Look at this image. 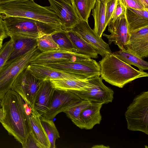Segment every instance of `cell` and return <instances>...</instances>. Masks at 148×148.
<instances>
[{
    "mask_svg": "<svg viewBox=\"0 0 148 148\" xmlns=\"http://www.w3.org/2000/svg\"><path fill=\"white\" fill-rule=\"evenodd\" d=\"M0 102L3 110V116L0 122L9 134L23 146L32 130L29 121L32 108L11 89Z\"/></svg>",
    "mask_w": 148,
    "mask_h": 148,
    "instance_id": "cell-1",
    "label": "cell"
},
{
    "mask_svg": "<svg viewBox=\"0 0 148 148\" xmlns=\"http://www.w3.org/2000/svg\"><path fill=\"white\" fill-rule=\"evenodd\" d=\"M5 17L15 16L34 19L59 29H64L56 13L50 6H42L33 0H17L5 3L3 8Z\"/></svg>",
    "mask_w": 148,
    "mask_h": 148,
    "instance_id": "cell-2",
    "label": "cell"
},
{
    "mask_svg": "<svg viewBox=\"0 0 148 148\" xmlns=\"http://www.w3.org/2000/svg\"><path fill=\"white\" fill-rule=\"evenodd\" d=\"M99 63L102 79L120 88L136 79L148 76L147 73L134 69L112 53L102 58Z\"/></svg>",
    "mask_w": 148,
    "mask_h": 148,
    "instance_id": "cell-3",
    "label": "cell"
},
{
    "mask_svg": "<svg viewBox=\"0 0 148 148\" xmlns=\"http://www.w3.org/2000/svg\"><path fill=\"white\" fill-rule=\"evenodd\" d=\"M8 36H21L37 38L51 34L59 29L49 25L25 18L9 16L2 19Z\"/></svg>",
    "mask_w": 148,
    "mask_h": 148,
    "instance_id": "cell-4",
    "label": "cell"
},
{
    "mask_svg": "<svg viewBox=\"0 0 148 148\" xmlns=\"http://www.w3.org/2000/svg\"><path fill=\"white\" fill-rule=\"evenodd\" d=\"M41 52L37 47L21 56L7 61L0 70V101L11 89L19 73Z\"/></svg>",
    "mask_w": 148,
    "mask_h": 148,
    "instance_id": "cell-5",
    "label": "cell"
},
{
    "mask_svg": "<svg viewBox=\"0 0 148 148\" xmlns=\"http://www.w3.org/2000/svg\"><path fill=\"white\" fill-rule=\"evenodd\" d=\"M127 129L148 134V92L136 96L125 113Z\"/></svg>",
    "mask_w": 148,
    "mask_h": 148,
    "instance_id": "cell-6",
    "label": "cell"
},
{
    "mask_svg": "<svg viewBox=\"0 0 148 148\" xmlns=\"http://www.w3.org/2000/svg\"><path fill=\"white\" fill-rule=\"evenodd\" d=\"M43 81L36 77L26 68L14 81L11 89L19 94L32 108Z\"/></svg>",
    "mask_w": 148,
    "mask_h": 148,
    "instance_id": "cell-7",
    "label": "cell"
},
{
    "mask_svg": "<svg viewBox=\"0 0 148 148\" xmlns=\"http://www.w3.org/2000/svg\"><path fill=\"white\" fill-rule=\"evenodd\" d=\"M88 84L84 90L70 91L78 96L82 100L95 101L103 104L112 102L114 99V92L102 82L100 76L88 79Z\"/></svg>",
    "mask_w": 148,
    "mask_h": 148,
    "instance_id": "cell-8",
    "label": "cell"
},
{
    "mask_svg": "<svg viewBox=\"0 0 148 148\" xmlns=\"http://www.w3.org/2000/svg\"><path fill=\"white\" fill-rule=\"evenodd\" d=\"M62 71L76 74L86 79L100 76L99 64L93 58L88 60L41 65Z\"/></svg>",
    "mask_w": 148,
    "mask_h": 148,
    "instance_id": "cell-9",
    "label": "cell"
},
{
    "mask_svg": "<svg viewBox=\"0 0 148 148\" xmlns=\"http://www.w3.org/2000/svg\"><path fill=\"white\" fill-rule=\"evenodd\" d=\"M82 100L70 91L55 89L48 110L41 117L53 120L58 114L75 105Z\"/></svg>",
    "mask_w": 148,
    "mask_h": 148,
    "instance_id": "cell-10",
    "label": "cell"
},
{
    "mask_svg": "<svg viewBox=\"0 0 148 148\" xmlns=\"http://www.w3.org/2000/svg\"><path fill=\"white\" fill-rule=\"evenodd\" d=\"M70 29L80 35L91 45L102 58L112 54L109 45L91 29L88 22L80 20Z\"/></svg>",
    "mask_w": 148,
    "mask_h": 148,
    "instance_id": "cell-11",
    "label": "cell"
},
{
    "mask_svg": "<svg viewBox=\"0 0 148 148\" xmlns=\"http://www.w3.org/2000/svg\"><path fill=\"white\" fill-rule=\"evenodd\" d=\"M110 35L103 34L108 39L110 44L113 43L120 49H125L128 43L130 36L125 14L113 21H110L108 25Z\"/></svg>",
    "mask_w": 148,
    "mask_h": 148,
    "instance_id": "cell-12",
    "label": "cell"
},
{
    "mask_svg": "<svg viewBox=\"0 0 148 148\" xmlns=\"http://www.w3.org/2000/svg\"><path fill=\"white\" fill-rule=\"evenodd\" d=\"M90 57L77 53L57 50L41 52L30 64L38 65L88 60Z\"/></svg>",
    "mask_w": 148,
    "mask_h": 148,
    "instance_id": "cell-13",
    "label": "cell"
},
{
    "mask_svg": "<svg viewBox=\"0 0 148 148\" xmlns=\"http://www.w3.org/2000/svg\"><path fill=\"white\" fill-rule=\"evenodd\" d=\"M50 7L59 18L65 30L71 29L80 20L71 4L64 0H48Z\"/></svg>",
    "mask_w": 148,
    "mask_h": 148,
    "instance_id": "cell-14",
    "label": "cell"
},
{
    "mask_svg": "<svg viewBox=\"0 0 148 148\" xmlns=\"http://www.w3.org/2000/svg\"><path fill=\"white\" fill-rule=\"evenodd\" d=\"M126 49L143 59L148 56V26L130 33L129 40Z\"/></svg>",
    "mask_w": 148,
    "mask_h": 148,
    "instance_id": "cell-15",
    "label": "cell"
},
{
    "mask_svg": "<svg viewBox=\"0 0 148 148\" xmlns=\"http://www.w3.org/2000/svg\"><path fill=\"white\" fill-rule=\"evenodd\" d=\"M26 68L36 77L43 81L64 78L86 79L80 75L62 71L41 65L30 64Z\"/></svg>",
    "mask_w": 148,
    "mask_h": 148,
    "instance_id": "cell-16",
    "label": "cell"
},
{
    "mask_svg": "<svg viewBox=\"0 0 148 148\" xmlns=\"http://www.w3.org/2000/svg\"><path fill=\"white\" fill-rule=\"evenodd\" d=\"M55 89L50 80L44 81L35 99L32 109L40 117L48 110Z\"/></svg>",
    "mask_w": 148,
    "mask_h": 148,
    "instance_id": "cell-17",
    "label": "cell"
},
{
    "mask_svg": "<svg viewBox=\"0 0 148 148\" xmlns=\"http://www.w3.org/2000/svg\"><path fill=\"white\" fill-rule=\"evenodd\" d=\"M10 38L12 42V46L7 61L21 56L37 47V38L14 36Z\"/></svg>",
    "mask_w": 148,
    "mask_h": 148,
    "instance_id": "cell-18",
    "label": "cell"
},
{
    "mask_svg": "<svg viewBox=\"0 0 148 148\" xmlns=\"http://www.w3.org/2000/svg\"><path fill=\"white\" fill-rule=\"evenodd\" d=\"M92 102L91 105L84 109L80 114V120L84 129H92L95 125L100 124L102 119L100 110L103 104Z\"/></svg>",
    "mask_w": 148,
    "mask_h": 148,
    "instance_id": "cell-19",
    "label": "cell"
},
{
    "mask_svg": "<svg viewBox=\"0 0 148 148\" xmlns=\"http://www.w3.org/2000/svg\"><path fill=\"white\" fill-rule=\"evenodd\" d=\"M50 80L55 89L69 91L84 90L88 84V79L64 78Z\"/></svg>",
    "mask_w": 148,
    "mask_h": 148,
    "instance_id": "cell-20",
    "label": "cell"
},
{
    "mask_svg": "<svg viewBox=\"0 0 148 148\" xmlns=\"http://www.w3.org/2000/svg\"><path fill=\"white\" fill-rule=\"evenodd\" d=\"M67 34L78 53L91 58H97V52L90 44L84 40L78 34L71 30H66Z\"/></svg>",
    "mask_w": 148,
    "mask_h": 148,
    "instance_id": "cell-21",
    "label": "cell"
},
{
    "mask_svg": "<svg viewBox=\"0 0 148 148\" xmlns=\"http://www.w3.org/2000/svg\"><path fill=\"white\" fill-rule=\"evenodd\" d=\"M107 2L96 0L92 9V14L94 21L93 31L99 37H102L105 30V10Z\"/></svg>",
    "mask_w": 148,
    "mask_h": 148,
    "instance_id": "cell-22",
    "label": "cell"
},
{
    "mask_svg": "<svg viewBox=\"0 0 148 148\" xmlns=\"http://www.w3.org/2000/svg\"><path fill=\"white\" fill-rule=\"evenodd\" d=\"M29 121L32 131L39 143L43 148H50V143L40 117L32 110L29 115Z\"/></svg>",
    "mask_w": 148,
    "mask_h": 148,
    "instance_id": "cell-23",
    "label": "cell"
},
{
    "mask_svg": "<svg viewBox=\"0 0 148 148\" xmlns=\"http://www.w3.org/2000/svg\"><path fill=\"white\" fill-rule=\"evenodd\" d=\"M112 54L128 64L137 67L140 71H143L148 69L147 62L127 49H120Z\"/></svg>",
    "mask_w": 148,
    "mask_h": 148,
    "instance_id": "cell-24",
    "label": "cell"
},
{
    "mask_svg": "<svg viewBox=\"0 0 148 148\" xmlns=\"http://www.w3.org/2000/svg\"><path fill=\"white\" fill-rule=\"evenodd\" d=\"M96 0H71V5L78 18L88 22Z\"/></svg>",
    "mask_w": 148,
    "mask_h": 148,
    "instance_id": "cell-25",
    "label": "cell"
},
{
    "mask_svg": "<svg viewBox=\"0 0 148 148\" xmlns=\"http://www.w3.org/2000/svg\"><path fill=\"white\" fill-rule=\"evenodd\" d=\"M92 104V101L82 100L77 104L65 110L63 112L74 124L80 129H84L80 120V114L84 109L90 106Z\"/></svg>",
    "mask_w": 148,
    "mask_h": 148,
    "instance_id": "cell-26",
    "label": "cell"
},
{
    "mask_svg": "<svg viewBox=\"0 0 148 148\" xmlns=\"http://www.w3.org/2000/svg\"><path fill=\"white\" fill-rule=\"evenodd\" d=\"M51 35L58 45L59 50L78 53L77 49L69 37L66 30L56 31L51 34Z\"/></svg>",
    "mask_w": 148,
    "mask_h": 148,
    "instance_id": "cell-27",
    "label": "cell"
},
{
    "mask_svg": "<svg viewBox=\"0 0 148 148\" xmlns=\"http://www.w3.org/2000/svg\"><path fill=\"white\" fill-rule=\"evenodd\" d=\"M125 15L130 33L140 28L148 26V19L138 15L126 7Z\"/></svg>",
    "mask_w": 148,
    "mask_h": 148,
    "instance_id": "cell-28",
    "label": "cell"
},
{
    "mask_svg": "<svg viewBox=\"0 0 148 148\" xmlns=\"http://www.w3.org/2000/svg\"><path fill=\"white\" fill-rule=\"evenodd\" d=\"M41 124L49 140L50 148L56 147V140L60 138L59 133L52 120L47 119L40 117Z\"/></svg>",
    "mask_w": 148,
    "mask_h": 148,
    "instance_id": "cell-29",
    "label": "cell"
},
{
    "mask_svg": "<svg viewBox=\"0 0 148 148\" xmlns=\"http://www.w3.org/2000/svg\"><path fill=\"white\" fill-rule=\"evenodd\" d=\"M37 42V47L41 52L57 50L59 49L51 34H45L38 38Z\"/></svg>",
    "mask_w": 148,
    "mask_h": 148,
    "instance_id": "cell-30",
    "label": "cell"
},
{
    "mask_svg": "<svg viewBox=\"0 0 148 148\" xmlns=\"http://www.w3.org/2000/svg\"><path fill=\"white\" fill-rule=\"evenodd\" d=\"M12 42L10 39L5 42L0 51V70L7 61L11 52Z\"/></svg>",
    "mask_w": 148,
    "mask_h": 148,
    "instance_id": "cell-31",
    "label": "cell"
},
{
    "mask_svg": "<svg viewBox=\"0 0 148 148\" xmlns=\"http://www.w3.org/2000/svg\"><path fill=\"white\" fill-rule=\"evenodd\" d=\"M126 8L123 0H116L114 9L110 21H113L119 16L124 14Z\"/></svg>",
    "mask_w": 148,
    "mask_h": 148,
    "instance_id": "cell-32",
    "label": "cell"
},
{
    "mask_svg": "<svg viewBox=\"0 0 148 148\" xmlns=\"http://www.w3.org/2000/svg\"><path fill=\"white\" fill-rule=\"evenodd\" d=\"M23 148H43L39 143L33 132L29 133Z\"/></svg>",
    "mask_w": 148,
    "mask_h": 148,
    "instance_id": "cell-33",
    "label": "cell"
},
{
    "mask_svg": "<svg viewBox=\"0 0 148 148\" xmlns=\"http://www.w3.org/2000/svg\"><path fill=\"white\" fill-rule=\"evenodd\" d=\"M116 0H110L107 2L105 10V27L106 29L110 21L115 7Z\"/></svg>",
    "mask_w": 148,
    "mask_h": 148,
    "instance_id": "cell-34",
    "label": "cell"
},
{
    "mask_svg": "<svg viewBox=\"0 0 148 148\" xmlns=\"http://www.w3.org/2000/svg\"><path fill=\"white\" fill-rule=\"evenodd\" d=\"M126 7L135 9L145 10L143 4L140 0H123Z\"/></svg>",
    "mask_w": 148,
    "mask_h": 148,
    "instance_id": "cell-35",
    "label": "cell"
},
{
    "mask_svg": "<svg viewBox=\"0 0 148 148\" xmlns=\"http://www.w3.org/2000/svg\"><path fill=\"white\" fill-rule=\"evenodd\" d=\"M132 11L144 18L148 19V10L135 9L128 8Z\"/></svg>",
    "mask_w": 148,
    "mask_h": 148,
    "instance_id": "cell-36",
    "label": "cell"
},
{
    "mask_svg": "<svg viewBox=\"0 0 148 148\" xmlns=\"http://www.w3.org/2000/svg\"><path fill=\"white\" fill-rule=\"evenodd\" d=\"M8 37L3 20L0 17V38L4 39Z\"/></svg>",
    "mask_w": 148,
    "mask_h": 148,
    "instance_id": "cell-37",
    "label": "cell"
},
{
    "mask_svg": "<svg viewBox=\"0 0 148 148\" xmlns=\"http://www.w3.org/2000/svg\"><path fill=\"white\" fill-rule=\"evenodd\" d=\"M143 5L145 8L148 10V0H140Z\"/></svg>",
    "mask_w": 148,
    "mask_h": 148,
    "instance_id": "cell-38",
    "label": "cell"
},
{
    "mask_svg": "<svg viewBox=\"0 0 148 148\" xmlns=\"http://www.w3.org/2000/svg\"><path fill=\"white\" fill-rule=\"evenodd\" d=\"M3 110L1 106L0 107V120L3 118Z\"/></svg>",
    "mask_w": 148,
    "mask_h": 148,
    "instance_id": "cell-39",
    "label": "cell"
},
{
    "mask_svg": "<svg viewBox=\"0 0 148 148\" xmlns=\"http://www.w3.org/2000/svg\"><path fill=\"white\" fill-rule=\"evenodd\" d=\"M17 0H0V3L10 2L11 1Z\"/></svg>",
    "mask_w": 148,
    "mask_h": 148,
    "instance_id": "cell-40",
    "label": "cell"
},
{
    "mask_svg": "<svg viewBox=\"0 0 148 148\" xmlns=\"http://www.w3.org/2000/svg\"><path fill=\"white\" fill-rule=\"evenodd\" d=\"M92 148H104V147H107L105 146H104L103 145H98L94 146L93 147H92Z\"/></svg>",
    "mask_w": 148,
    "mask_h": 148,
    "instance_id": "cell-41",
    "label": "cell"
},
{
    "mask_svg": "<svg viewBox=\"0 0 148 148\" xmlns=\"http://www.w3.org/2000/svg\"><path fill=\"white\" fill-rule=\"evenodd\" d=\"M4 39L2 38H0V51L1 49L3 46V41Z\"/></svg>",
    "mask_w": 148,
    "mask_h": 148,
    "instance_id": "cell-42",
    "label": "cell"
},
{
    "mask_svg": "<svg viewBox=\"0 0 148 148\" xmlns=\"http://www.w3.org/2000/svg\"><path fill=\"white\" fill-rule=\"evenodd\" d=\"M66 2L68 3L71 4V0H64Z\"/></svg>",
    "mask_w": 148,
    "mask_h": 148,
    "instance_id": "cell-43",
    "label": "cell"
},
{
    "mask_svg": "<svg viewBox=\"0 0 148 148\" xmlns=\"http://www.w3.org/2000/svg\"><path fill=\"white\" fill-rule=\"evenodd\" d=\"M100 0L101 1H106V2H108V1H109L110 0Z\"/></svg>",
    "mask_w": 148,
    "mask_h": 148,
    "instance_id": "cell-44",
    "label": "cell"
}]
</instances>
